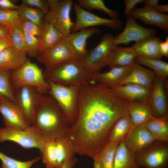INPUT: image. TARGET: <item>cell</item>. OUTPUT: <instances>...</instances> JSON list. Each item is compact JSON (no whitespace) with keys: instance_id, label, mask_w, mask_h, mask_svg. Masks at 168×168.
<instances>
[{"instance_id":"1","label":"cell","mask_w":168,"mask_h":168,"mask_svg":"<svg viewBox=\"0 0 168 168\" xmlns=\"http://www.w3.org/2000/svg\"><path fill=\"white\" fill-rule=\"evenodd\" d=\"M128 103L110 88L85 82L80 85L77 116L67 136L76 153L93 158L109 142L115 122L128 113Z\"/></svg>"},{"instance_id":"2","label":"cell","mask_w":168,"mask_h":168,"mask_svg":"<svg viewBox=\"0 0 168 168\" xmlns=\"http://www.w3.org/2000/svg\"><path fill=\"white\" fill-rule=\"evenodd\" d=\"M31 125L39 132L46 141L64 138L69 127L63 110L49 94L43 95Z\"/></svg>"},{"instance_id":"3","label":"cell","mask_w":168,"mask_h":168,"mask_svg":"<svg viewBox=\"0 0 168 168\" xmlns=\"http://www.w3.org/2000/svg\"><path fill=\"white\" fill-rule=\"evenodd\" d=\"M43 73L48 82L65 86H80L84 82H92L81 61L73 59L45 68Z\"/></svg>"},{"instance_id":"4","label":"cell","mask_w":168,"mask_h":168,"mask_svg":"<svg viewBox=\"0 0 168 168\" xmlns=\"http://www.w3.org/2000/svg\"><path fill=\"white\" fill-rule=\"evenodd\" d=\"M11 79L15 92L22 86H29L35 88L43 94H47L50 88L43 71L29 59L18 69L11 71Z\"/></svg>"},{"instance_id":"5","label":"cell","mask_w":168,"mask_h":168,"mask_svg":"<svg viewBox=\"0 0 168 168\" xmlns=\"http://www.w3.org/2000/svg\"><path fill=\"white\" fill-rule=\"evenodd\" d=\"M48 82L50 85L48 94L55 100L63 110L69 127L75 122L77 116L80 86H65Z\"/></svg>"},{"instance_id":"6","label":"cell","mask_w":168,"mask_h":168,"mask_svg":"<svg viewBox=\"0 0 168 168\" xmlns=\"http://www.w3.org/2000/svg\"><path fill=\"white\" fill-rule=\"evenodd\" d=\"M49 9L45 20L51 24L63 35L68 37L71 33L73 24L70 13L73 6L72 0H48Z\"/></svg>"},{"instance_id":"7","label":"cell","mask_w":168,"mask_h":168,"mask_svg":"<svg viewBox=\"0 0 168 168\" xmlns=\"http://www.w3.org/2000/svg\"><path fill=\"white\" fill-rule=\"evenodd\" d=\"M7 141L16 142L25 149L36 148L40 151L46 142L32 125L24 130L0 127V143Z\"/></svg>"},{"instance_id":"8","label":"cell","mask_w":168,"mask_h":168,"mask_svg":"<svg viewBox=\"0 0 168 168\" xmlns=\"http://www.w3.org/2000/svg\"><path fill=\"white\" fill-rule=\"evenodd\" d=\"M114 37L111 33L101 37L99 44L89 52L81 62L84 68L91 75L99 72L107 66L108 57L112 49L115 46Z\"/></svg>"},{"instance_id":"9","label":"cell","mask_w":168,"mask_h":168,"mask_svg":"<svg viewBox=\"0 0 168 168\" xmlns=\"http://www.w3.org/2000/svg\"><path fill=\"white\" fill-rule=\"evenodd\" d=\"M168 142L156 141L135 153L140 168H166L168 164Z\"/></svg>"},{"instance_id":"10","label":"cell","mask_w":168,"mask_h":168,"mask_svg":"<svg viewBox=\"0 0 168 168\" xmlns=\"http://www.w3.org/2000/svg\"><path fill=\"white\" fill-rule=\"evenodd\" d=\"M44 95L37 89L29 86H24L14 92L15 103L27 124L32 125L35 114Z\"/></svg>"},{"instance_id":"11","label":"cell","mask_w":168,"mask_h":168,"mask_svg":"<svg viewBox=\"0 0 168 168\" xmlns=\"http://www.w3.org/2000/svg\"><path fill=\"white\" fill-rule=\"evenodd\" d=\"M73 6L76 20L71 29L72 33L89 27L100 26H108L115 30L122 29V22L119 19L100 17L86 11L76 3H73Z\"/></svg>"},{"instance_id":"12","label":"cell","mask_w":168,"mask_h":168,"mask_svg":"<svg viewBox=\"0 0 168 168\" xmlns=\"http://www.w3.org/2000/svg\"><path fill=\"white\" fill-rule=\"evenodd\" d=\"M124 30L114 37L115 46L127 44L132 41L137 42L144 38L155 35L156 30L154 28H147L139 25L136 19L130 15L127 16Z\"/></svg>"},{"instance_id":"13","label":"cell","mask_w":168,"mask_h":168,"mask_svg":"<svg viewBox=\"0 0 168 168\" xmlns=\"http://www.w3.org/2000/svg\"><path fill=\"white\" fill-rule=\"evenodd\" d=\"M36 58L38 62L44 65L45 68L73 59L67 37L63 38L51 48L39 54Z\"/></svg>"},{"instance_id":"14","label":"cell","mask_w":168,"mask_h":168,"mask_svg":"<svg viewBox=\"0 0 168 168\" xmlns=\"http://www.w3.org/2000/svg\"><path fill=\"white\" fill-rule=\"evenodd\" d=\"M156 141L143 125H134L124 139L126 147L134 154L146 148Z\"/></svg>"},{"instance_id":"15","label":"cell","mask_w":168,"mask_h":168,"mask_svg":"<svg viewBox=\"0 0 168 168\" xmlns=\"http://www.w3.org/2000/svg\"><path fill=\"white\" fill-rule=\"evenodd\" d=\"M0 113L5 127L24 130L30 126L16 104L4 98H0Z\"/></svg>"},{"instance_id":"16","label":"cell","mask_w":168,"mask_h":168,"mask_svg":"<svg viewBox=\"0 0 168 168\" xmlns=\"http://www.w3.org/2000/svg\"><path fill=\"white\" fill-rule=\"evenodd\" d=\"M100 31L96 27H92L70 34L67 38L72 53L73 59L82 61L84 59L89 51L86 49L87 39L94 34H99Z\"/></svg>"},{"instance_id":"17","label":"cell","mask_w":168,"mask_h":168,"mask_svg":"<svg viewBox=\"0 0 168 168\" xmlns=\"http://www.w3.org/2000/svg\"><path fill=\"white\" fill-rule=\"evenodd\" d=\"M164 80L155 78L148 100L154 117H168L167 106L164 89Z\"/></svg>"},{"instance_id":"18","label":"cell","mask_w":168,"mask_h":168,"mask_svg":"<svg viewBox=\"0 0 168 168\" xmlns=\"http://www.w3.org/2000/svg\"><path fill=\"white\" fill-rule=\"evenodd\" d=\"M133 64L124 67H114L108 71L91 75L92 82L110 88L119 85L130 72Z\"/></svg>"},{"instance_id":"19","label":"cell","mask_w":168,"mask_h":168,"mask_svg":"<svg viewBox=\"0 0 168 168\" xmlns=\"http://www.w3.org/2000/svg\"><path fill=\"white\" fill-rule=\"evenodd\" d=\"M129 14L135 19H139L145 24L155 26L168 32V15L159 13L153 8L146 6L135 8Z\"/></svg>"},{"instance_id":"20","label":"cell","mask_w":168,"mask_h":168,"mask_svg":"<svg viewBox=\"0 0 168 168\" xmlns=\"http://www.w3.org/2000/svg\"><path fill=\"white\" fill-rule=\"evenodd\" d=\"M110 89L128 103L136 101L148 102L151 90L133 84L119 85Z\"/></svg>"},{"instance_id":"21","label":"cell","mask_w":168,"mask_h":168,"mask_svg":"<svg viewBox=\"0 0 168 168\" xmlns=\"http://www.w3.org/2000/svg\"><path fill=\"white\" fill-rule=\"evenodd\" d=\"M156 76L153 71L143 67L135 61L130 72L119 85L133 84L152 90Z\"/></svg>"},{"instance_id":"22","label":"cell","mask_w":168,"mask_h":168,"mask_svg":"<svg viewBox=\"0 0 168 168\" xmlns=\"http://www.w3.org/2000/svg\"><path fill=\"white\" fill-rule=\"evenodd\" d=\"M137 54L133 47L115 46L108 57L107 66L110 69L116 67H124L132 64Z\"/></svg>"},{"instance_id":"23","label":"cell","mask_w":168,"mask_h":168,"mask_svg":"<svg viewBox=\"0 0 168 168\" xmlns=\"http://www.w3.org/2000/svg\"><path fill=\"white\" fill-rule=\"evenodd\" d=\"M128 110L133 124L143 125L154 117L148 101H136L128 103Z\"/></svg>"},{"instance_id":"24","label":"cell","mask_w":168,"mask_h":168,"mask_svg":"<svg viewBox=\"0 0 168 168\" xmlns=\"http://www.w3.org/2000/svg\"><path fill=\"white\" fill-rule=\"evenodd\" d=\"M161 41L159 37L154 35L135 42L132 47L137 55L160 59L163 57L159 47Z\"/></svg>"},{"instance_id":"25","label":"cell","mask_w":168,"mask_h":168,"mask_svg":"<svg viewBox=\"0 0 168 168\" xmlns=\"http://www.w3.org/2000/svg\"><path fill=\"white\" fill-rule=\"evenodd\" d=\"M27 55L12 47L7 48L0 54V68L17 70L28 59Z\"/></svg>"},{"instance_id":"26","label":"cell","mask_w":168,"mask_h":168,"mask_svg":"<svg viewBox=\"0 0 168 168\" xmlns=\"http://www.w3.org/2000/svg\"><path fill=\"white\" fill-rule=\"evenodd\" d=\"M63 38L56 28L45 20L40 38V43L39 54L51 48Z\"/></svg>"},{"instance_id":"27","label":"cell","mask_w":168,"mask_h":168,"mask_svg":"<svg viewBox=\"0 0 168 168\" xmlns=\"http://www.w3.org/2000/svg\"><path fill=\"white\" fill-rule=\"evenodd\" d=\"M113 168H140L135 154L126 147L124 140L117 147Z\"/></svg>"},{"instance_id":"28","label":"cell","mask_w":168,"mask_h":168,"mask_svg":"<svg viewBox=\"0 0 168 168\" xmlns=\"http://www.w3.org/2000/svg\"><path fill=\"white\" fill-rule=\"evenodd\" d=\"M134 125L128 113L125 114L113 125L109 134L108 141L119 143L124 139Z\"/></svg>"},{"instance_id":"29","label":"cell","mask_w":168,"mask_h":168,"mask_svg":"<svg viewBox=\"0 0 168 168\" xmlns=\"http://www.w3.org/2000/svg\"><path fill=\"white\" fill-rule=\"evenodd\" d=\"M151 133L155 140L168 142V117H153L143 124Z\"/></svg>"},{"instance_id":"30","label":"cell","mask_w":168,"mask_h":168,"mask_svg":"<svg viewBox=\"0 0 168 168\" xmlns=\"http://www.w3.org/2000/svg\"><path fill=\"white\" fill-rule=\"evenodd\" d=\"M135 61L141 65L146 66L152 69L157 77L163 80L168 76V63L160 59L137 55Z\"/></svg>"},{"instance_id":"31","label":"cell","mask_w":168,"mask_h":168,"mask_svg":"<svg viewBox=\"0 0 168 168\" xmlns=\"http://www.w3.org/2000/svg\"><path fill=\"white\" fill-rule=\"evenodd\" d=\"M55 141L57 153L56 168H61L66 162L74 158L76 153L72 143L67 136Z\"/></svg>"},{"instance_id":"32","label":"cell","mask_w":168,"mask_h":168,"mask_svg":"<svg viewBox=\"0 0 168 168\" xmlns=\"http://www.w3.org/2000/svg\"><path fill=\"white\" fill-rule=\"evenodd\" d=\"M11 71L0 68V98H5L15 103V91L11 79Z\"/></svg>"},{"instance_id":"33","label":"cell","mask_w":168,"mask_h":168,"mask_svg":"<svg viewBox=\"0 0 168 168\" xmlns=\"http://www.w3.org/2000/svg\"><path fill=\"white\" fill-rule=\"evenodd\" d=\"M119 143L109 142L97 156L101 168H113L116 152Z\"/></svg>"},{"instance_id":"34","label":"cell","mask_w":168,"mask_h":168,"mask_svg":"<svg viewBox=\"0 0 168 168\" xmlns=\"http://www.w3.org/2000/svg\"><path fill=\"white\" fill-rule=\"evenodd\" d=\"M40 152L42 162L47 168H56L57 153L55 141H46Z\"/></svg>"},{"instance_id":"35","label":"cell","mask_w":168,"mask_h":168,"mask_svg":"<svg viewBox=\"0 0 168 168\" xmlns=\"http://www.w3.org/2000/svg\"><path fill=\"white\" fill-rule=\"evenodd\" d=\"M20 17L29 20L42 28L44 22L43 19L45 15L40 10L22 4L17 10Z\"/></svg>"},{"instance_id":"36","label":"cell","mask_w":168,"mask_h":168,"mask_svg":"<svg viewBox=\"0 0 168 168\" xmlns=\"http://www.w3.org/2000/svg\"><path fill=\"white\" fill-rule=\"evenodd\" d=\"M78 5L83 9H96L109 16L111 18L118 19L119 13L107 7L103 0H78Z\"/></svg>"},{"instance_id":"37","label":"cell","mask_w":168,"mask_h":168,"mask_svg":"<svg viewBox=\"0 0 168 168\" xmlns=\"http://www.w3.org/2000/svg\"><path fill=\"white\" fill-rule=\"evenodd\" d=\"M10 37L12 43V47L27 55L24 32L21 26L20 21L11 27Z\"/></svg>"},{"instance_id":"38","label":"cell","mask_w":168,"mask_h":168,"mask_svg":"<svg viewBox=\"0 0 168 168\" xmlns=\"http://www.w3.org/2000/svg\"><path fill=\"white\" fill-rule=\"evenodd\" d=\"M41 159L40 156L26 161H21L10 157L0 151L1 168H31Z\"/></svg>"},{"instance_id":"39","label":"cell","mask_w":168,"mask_h":168,"mask_svg":"<svg viewBox=\"0 0 168 168\" xmlns=\"http://www.w3.org/2000/svg\"><path fill=\"white\" fill-rule=\"evenodd\" d=\"M24 32L27 48V54L31 57H36L39 54L40 39L33 35Z\"/></svg>"},{"instance_id":"40","label":"cell","mask_w":168,"mask_h":168,"mask_svg":"<svg viewBox=\"0 0 168 168\" xmlns=\"http://www.w3.org/2000/svg\"><path fill=\"white\" fill-rule=\"evenodd\" d=\"M20 16L17 10H4L0 9V23L11 28L20 21Z\"/></svg>"},{"instance_id":"41","label":"cell","mask_w":168,"mask_h":168,"mask_svg":"<svg viewBox=\"0 0 168 168\" xmlns=\"http://www.w3.org/2000/svg\"><path fill=\"white\" fill-rule=\"evenodd\" d=\"M20 17V24L24 32L40 39L41 35L42 28L39 27L29 20Z\"/></svg>"},{"instance_id":"42","label":"cell","mask_w":168,"mask_h":168,"mask_svg":"<svg viewBox=\"0 0 168 168\" xmlns=\"http://www.w3.org/2000/svg\"><path fill=\"white\" fill-rule=\"evenodd\" d=\"M22 4L30 7H35L41 11L45 15L48 12L49 5L47 0H22Z\"/></svg>"},{"instance_id":"43","label":"cell","mask_w":168,"mask_h":168,"mask_svg":"<svg viewBox=\"0 0 168 168\" xmlns=\"http://www.w3.org/2000/svg\"><path fill=\"white\" fill-rule=\"evenodd\" d=\"M143 0H125V7L124 15L126 16L129 15L132 11L135 8V7L138 3H141Z\"/></svg>"},{"instance_id":"44","label":"cell","mask_w":168,"mask_h":168,"mask_svg":"<svg viewBox=\"0 0 168 168\" xmlns=\"http://www.w3.org/2000/svg\"><path fill=\"white\" fill-rule=\"evenodd\" d=\"M19 6L16 5L9 0H0V9L4 10H17Z\"/></svg>"},{"instance_id":"45","label":"cell","mask_w":168,"mask_h":168,"mask_svg":"<svg viewBox=\"0 0 168 168\" xmlns=\"http://www.w3.org/2000/svg\"><path fill=\"white\" fill-rule=\"evenodd\" d=\"M12 43L10 36L0 38V54L5 49L12 47Z\"/></svg>"},{"instance_id":"46","label":"cell","mask_w":168,"mask_h":168,"mask_svg":"<svg viewBox=\"0 0 168 168\" xmlns=\"http://www.w3.org/2000/svg\"><path fill=\"white\" fill-rule=\"evenodd\" d=\"M161 53L163 56L168 57V37L167 36L165 41H161L159 45Z\"/></svg>"},{"instance_id":"47","label":"cell","mask_w":168,"mask_h":168,"mask_svg":"<svg viewBox=\"0 0 168 168\" xmlns=\"http://www.w3.org/2000/svg\"><path fill=\"white\" fill-rule=\"evenodd\" d=\"M11 32V28L6 25L0 23V38L10 36Z\"/></svg>"},{"instance_id":"48","label":"cell","mask_w":168,"mask_h":168,"mask_svg":"<svg viewBox=\"0 0 168 168\" xmlns=\"http://www.w3.org/2000/svg\"><path fill=\"white\" fill-rule=\"evenodd\" d=\"M157 12L162 13L163 12H168V4L161 5L158 4L155 7L153 8Z\"/></svg>"},{"instance_id":"49","label":"cell","mask_w":168,"mask_h":168,"mask_svg":"<svg viewBox=\"0 0 168 168\" xmlns=\"http://www.w3.org/2000/svg\"><path fill=\"white\" fill-rule=\"evenodd\" d=\"M77 158H74L66 162L61 168H73L77 162Z\"/></svg>"},{"instance_id":"50","label":"cell","mask_w":168,"mask_h":168,"mask_svg":"<svg viewBox=\"0 0 168 168\" xmlns=\"http://www.w3.org/2000/svg\"><path fill=\"white\" fill-rule=\"evenodd\" d=\"M158 0H143V4L145 6L153 8L159 4Z\"/></svg>"},{"instance_id":"51","label":"cell","mask_w":168,"mask_h":168,"mask_svg":"<svg viewBox=\"0 0 168 168\" xmlns=\"http://www.w3.org/2000/svg\"><path fill=\"white\" fill-rule=\"evenodd\" d=\"M93 168H101L97 156L93 158Z\"/></svg>"}]
</instances>
